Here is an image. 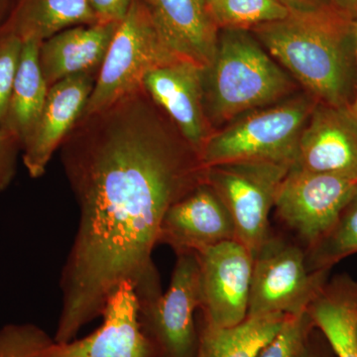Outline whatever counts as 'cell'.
<instances>
[{"mask_svg": "<svg viewBox=\"0 0 357 357\" xmlns=\"http://www.w3.org/2000/svg\"><path fill=\"white\" fill-rule=\"evenodd\" d=\"M317 102L300 91L281 102L246 112L213 131L199 150L204 167L229 162L292 166L303 130Z\"/></svg>", "mask_w": 357, "mask_h": 357, "instance_id": "4", "label": "cell"}, {"mask_svg": "<svg viewBox=\"0 0 357 357\" xmlns=\"http://www.w3.org/2000/svg\"><path fill=\"white\" fill-rule=\"evenodd\" d=\"M206 8L220 29H255L257 26L284 20L290 10L280 0H210Z\"/></svg>", "mask_w": 357, "mask_h": 357, "instance_id": "22", "label": "cell"}, {"mask_svg": "<svg viewBox=\"0 0 357 357\" xmlns=\"http://www.w3.org/2000/svg\"><path fill=\"white\" fill-rule=\"evenodd\" d=\"M21 152L20 138L8 129L0 128V192L6 191L15 178Z\"/></svg>", "mask_w": 357, "mask_h": 357, "instance_id": "27", "label": "cell"}, {"mask_svg": "<svg viewBox=\"0 0 357 357\" xmlns=\"http://www.w3.org/2000/svg\"><path fill=\"white\" fill-rule=\"evenodd\" d=\"M96 23L88 0H22L0 32L13 33L22 41L43 42L68 28Z\"/></svg>", "mask_w": 357, "mask_h": 357, "instance_id": "20", "label": "cell"}, {"mask_svg": "<svg viewBox=\"0 0 357 357\" xmlns=\"http://www.w3.org/2000/svg\"><path fill=\"white\" fill-rule=\"evenodd\" d=\"M196 255L201 281L202 321L217 328L243 323L248 318L252 253L234 239Z\"/></svg>", "mask_w": 357, "mask_h": 357, "instance_id": "10", "label": "cell"}, {"mask_svg": "<svg viewBox=\"0 0 357 357\" xmlns=\"http://www.w3.org/2000/svg\"><path fill=\"white\" fill-rule=\"evenodd\" d=\"M203 79L204 109L213 130L301 91L297 82L248 30L218 31L215 55L204 68Z\"/></svg>", "mask_w": 357, "mask_h": 357, "instance_id": "3", "label": "cell"}, {"mask_svg": "<svg viewBox=\"0 0 357 357\" xmlns=\"http://www.w3.org/2000/svg\"><path fill=\"white\" fill-rule=\"evenodd\" d=\"M330 272L312 271L303 244L270 231L253 260L248 318L307 312Z\"/></svg>", "mask_w": 357, "mask_h": 357, "instance_id": "5", "label": "cell"}, {"mask_svg": "<svg viewBox=\"0 0 357 357\" xmlns=\"http://www.w3.org/2000/svg\"><path fill=\"white\" fill-rule=\"evenodd\" d=\"M357 191V180L291 166L277 195V217L306 250L332 229Z\"/></svg>", "mask_w": 357, "mask_h": 357, "instance_id": "9", "label": "cell"}, {"mask_svg": "<svg viewBox=\"0 0 357 357\" xmlns=\"http://www.w3.org/2000/svg\"><path fill=\"white\" fill-rule=\"evenodd\" d=\"M167 46L177 57L211 64L218 28L204 0H142Z\"/></svg>", "mask_w": 357, "mask_h": 357, "instance_id": "16", "label": "cell"}, {"mask_svg": "<svg viewBox=\"0 0 357 357\" xmlns=\"http://www.w3.org/2000/svg\"><path fill=\"white\" fill-rule=\"evenodd\" d=\"M306 251L307 265L312 271H331L340 260L357 253V191L332 229Z\"/></svg>", "mask_w": 357, "mask_h": 357, "instance_id": "23", "label": "cell"}, {"mask_svg": "<svg viewBox=\"0 0 357 357\" xmlns=\"http://www.w3.org/2000/svg\"><path fill=\"white\" fill-rule=\"evenodd\" d=\"M287 314L246 318L239 325L217 328L201 321L196 357H257L280 331Z\"/></svg>", "mask_w": 357, "mask_h": 357, "instance_id": "21", "label": "cell"}, {"mask_svg": "<svg viewBox=\"0 0 357 357\" xmlns=\"http://www.w3.org/2000/svg\"><path fill=\"white\" fill-rule=\"evenodd\" d=\"M234 239V220L204 178L167 211L160 227L158 244L169 246L178 256L198 253Z\"/></svg>", "mask_w": 357, "mask_h": 357, "instance_id": "12", "label": "cell"}, {"mask_svg": "<svg viewBox=\"0 0 357 357\" xmlns=\"http://www.w3.org/2000/svg\"><path fill=\"white\" fill-rule=\"evenodd\" d=\"M292 166L357 180V116L351 107L317 103Z\"/></svg>", "mask_w": 357, "mask_h": 357, "instance_id": "14", "label": "cell"}, {"mask_svg": "<svg viewBox=\"0 0 357 357\" xmlns=\"http://www.w3.org/2000/svg\"><path fill=\"white\" fill-rule=\"evenodd\" d=\"M290 13H307L335 7L333 0H280Z\"/></svg>", "mask_w": 357, "mask_h": 357, "instance_id": "30", "label": "cell"}, {"mask_svg": "<svg viewBox=\"0 0 357 357\" xmlns=\"http://www.w3.org/2000/svg\"><path fill=\"white\" fill-rule=\"evenodd\" d=\"M37 40L23 41L13 91L3 126L24 144L43 109L49 88L39 63Z\"/></svg>", "mask_w": 357, "mask_h": 357, "instance_id": "19", "label": "cell"}, {"mask_svg": "<svg viewBox=\"0 0 357 357\" xmlns=\"http://www.w3.org/2000/svg\"><path fill=\"white\" fill-rule=\"evenodd\" d=\"M100 326L79 340L54 342L45 357H157L141 330L139 300L132 283H121L107 301Z\"/></svg>", "mask_w": 357, "mask_h": 357, "instance_id": "11", "label": "cell"}, {"mask_svg": "<svg viewBox=\"0 0 357 357\" xmlns=\"http://www.w3.org/2000/svg\"><path fill=\"white\" fill-rule=\"evenodd\" d=\"M178 59L162 39L142 0H133L114 33L82 116L141 88L148 72Z\"/></svg>", "mask_w": 357, "mask_h": 357, "instance_id": "6", "label": "cell"}, {"mask_svg": "<svg viewBox=\"0 0 357 357\" xmlns=\"http://www.w3.org/2000/svg\"><path fill=\"white\" fill-rule=\"evenodd\" d=\"M337 357H357V280L340 274L328 279L307 309Z\"/></svg>", "mask_w": 357, "mask_h": 357, "instance_id": "18", "label": "cell"}, {"mask_svg": "<svg viewBox=\"0 0 357 357\" xmlns=\"http://www.w3.org/2000/svg\"><path fill=\"white\" fill-rule=\"evenodd\" d=\"M354 41H356V68H357V18L354 20ZM352 112L357 116V82H356V98H354V103L351 107Z\"/></svg>", "mask_w": 357, "mask_h": 357, "instance_id": "32", "label": "cell"}, {"mask_svg": "<svg viewBox=\"0 0 357 357\" xmlns=\"http://www.w3.org/2000/svg\"><path fill=\"white\" fill-rule=\"evenodd\" d=\"M119 24L74 26L41 42L39 63L48 88L65 77L100 72Z\"/></svg>", "mask_w": 357, "mask_h": 357, "instance_id": "17", "label": "cell"}, {"mask_svg": "<svg viewBox=\"0 0 357 357\" xmlns=\"http://www.w3.org/2000/svg\"><path fill=\"white\" fill-rule=\"evenodd\" d=\"M98 75H74L49 88L41 114L21 152L30 177L41 178L46 173L54 153L83 114Z\"/></svg>", "mask_w": 357, "mask_h": 357, "instance_id": "15", "label": "cell"}, {"mask_svg": "<svg viewBox=\"0 0 357 357\" xmlns=\"http://www.w3.org/2000/svg\"><path fill=\"white\" fill-rule=\"evenodd\" d=\"M333 3L338 10L347 14L352 20H356L357 0H333Z\"/></svg>", "mask_w": 357, "mask_h": 357, "instance_id": "31", "label": "cell"}, {"mask_svg": "<svg viewBox=\"0 0 357 357\" xmlns=\"http://www.w3.org/2000/svg\"><path fill=\"white\" fill-rule=\"evenodd\" d=\"M98 23H121L128 15L133 0H88Z\"/></svg>", "mask_w": 357, "mask_h": 357, "instance_id": "28", "label": "cell"}, {"mask_svg": "<svg viewBox=\"0 0 357 357\" xmlns=\"http://www.w3.org/2000/svg\"><path fill=\"white\" fill-rule=\"evenodd\" d=\"M290 168L286 164L255 161L229 162L206 168V182L234 220L236 241L253 257L271 231L270 211Z\"/></svg>", "mask_w": 357, "mask_h": 357, "instance_id": "7", "label": "cell"}, {"mask_svg": "<svg viewBox=\"0 0 357 357\" xmlns=\"http://www.w3.org/2000/svg\"><path fill=\"white\" fill-rule=\"evenodd\" d=\"M54 342L34 324H10L0 328V357H45Z\"/></svg>", "mask_w": 357, "mask_h": 357, "instance_id": "24", "label": "cell"}, {"mask_svg": "<svg viewBox=\"0 0 357 357\" xmlns=\"http://www.w3.org/2000/svg\"><path fill=\"white\" fill-rule=\"evenodd\" d=\"M201 307L199 265L196 253L177 256L165 293L139 303L141 330L157 357H196L199 328L195 312Z\"/></svg>", "mask_w": 357, "mask_h": 357, "instance_id": "8", "label": "cell"}, {"mask_svg": "<svg viewBox=\"0 0 357 357\" xmlns=\"http://www.w3.org/2000/svg\"><path fill=\"white\" fill-rule=\"evenodd\" d=\"M204 1H206V2L210 1V0H204Z\"/></svg>", "mask_w": 357, "mask_h": 357, "instance_id": "35", "label": "cell"}, {"mask_svg": "<svg viewBox=\"0 0 357 357\" xmlns=\"http://www.w3.org/2000/svg\"><path fill=\"white\" fill-rule=\"evenodd\" d=\"M356 347H357V326H356Z\"/></svg>", "mask_w": 357, "mask_h": 357, "instance_id": "34", "label": "cell"}, {"mask_svg": "<svg viewBox=\"0 0 357 357\" xmlns=\"http://www.w3.org/2000/svg\"><path fill=\"white\" fill-rule=\"evenodd\" d=\"M314 328V321L307 311L298 316H287L280 331L257 357H297Z\"/></svg>", "mask_w": 357, "mask_h": 357, "instance_id": "25", "label": "cell"}, {"mask_svg": "<svg viewBox=\"0 0 357 357\" xmlns=\"http://www.w3.org/2000/svg\"><path fill=\"white\" fill-rule=\"evenodd\" d=\"M297 357H337L328 338L314 326Z\"/></svg>", "mask_w": 357, "mask_h": 357, "instance_id": "29", "label": "cell"}, {"mask_svg": "<svg viewBox=\"0 0 357 357\" xmlns=\"http://www.w3.org/2000/svg\"><path fill=\"white\" fill-rule=\"evenodd\" d=\"M204 67L192 61H177L155 68L142 86L185 140L199 152L213 134L204 100Z\"/></svg>", "mask_w": 357, "mask_h": 357, "instance_id": "13", "label": "cell"}, {"mask_svg": "<svg viewBox=\"0 0 357 357\" xmlns=\"http://www.w3.org/2000/svg\"><path fill=\"white\" fill-rule=\"evenodd\" d=\"M354 20L335 7L290 13L251 30L272 58L317 102L351 107L356 93Z\"/></svg>", "mask_w": 357, "mask_h": 357, "instance_id": "2", "label": "cell"}, {"mask_svg": "<svg viewBox=\"0 0 357 357\" xmlns=\"http://www.w3.org/2000/svg\"><path fill=\"white\" fill-rule=\"evenodd\" d=\"M6 0H0V10H1L2 7H3L4 3H6Z\"/></svg>", "mask_w": 357, "mask_h": 357, "instance_id": "33", "label": "cell"}, {"mask_svg": "<svg viewBox=\"0 0 357 357\" xmlns=\"http://www.w3.org/2000/svg\"><path fill=\"white\" fill-rule=\"evenodd\" d=\"M23 41L10 32H0V128L6 121Z\"/></svg>", "mask_w": 357, "mask_h": 357, "instance_id": "26", "label": "cell"}, {"mask_svg": "<svg viewBox=\"0 0 357 357\" xmlns=\"http://www.w3.org/2000/svg\"><path fill=\"white\" fill-rule=\"evenodd\" d=\"M59 149L79 213L59 282L54 340L65 344L102 317L123 282L139 303L163 293L153 261L160 227L206 167L143 86L79 117Z\"/></svg>", "mask_w": 357, "mask_h": 357, "instance_id": "1", "label": "cell"}]
</instances>
